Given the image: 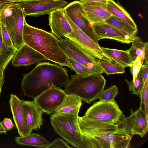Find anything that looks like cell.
Masks as SVG:
<instances>
[{
    "instance_id": "obj_1",
    "label": "cell",
    "mask_w": 148,
    "mask_h": 148,
    "mask_svg": "<svg viewBox=\"0 0 148 148\" xmlns=\"http://www.w3.org/2000/svg\"><path fill=\"white\" fill-rule=\"evenodd\" d=\"M83 148H127L132 136L117 124L78 118Z\"/></svg>"
},
{
    "instance_id": "obj_2",
    "label": "cell",
    "mask_w": 148,
    "mask_h": 148,
    "mask_svg": "<svg viewBox=\"0 0 148 148\" xmlns=\"http://www.w3.org/2000/svg\"><path fill=\"white\" fill-rule=\"evenodd\" d=\"M65 68L49 62H40L21 81L22 91L28 98L34 99L52 85L60 88L69 79Z\"/></svg>"
},
{
    "instance_id": "obj_3",
    "label": "cell",
    "mask_w": 148,
    "mask_h": 148,
    "mask_svg": "<svg viewBox=\"0 0 148 148\" xmlns=\"http://www.w3.org/2000/svg\"><path fill=\"white\" fill-rule=\"evenodd\" d=\"M24 43L42 55L47 60L63 66L69 67L67 57L59 46L58 40L52 33L32 26L24 20Z\"/></svg>"
},
{
    "instance_id": "obj_4",
    "label": "cell",
    "mask_w": 148,
    "mask_h": 148,
    "mask_svg": "<svg viewBox=\"0 0 148 148\" xmlns=\"http://www.w3.org/2000/svg\"><path fill=\"white\" fill-rule=\"evenodd\" d=\"M106 80L102 73H93L83 76L76 73L64 85L67 94L75 95L88 104L97 99L104 90Z\"/></svg>"
},
{
    "instance_id": "obj_5",
    "label": "cell",
    "mask_w": 148,
    "mask_h": 148,
    "mask_svg": "<svg viewBox=\"0 0 148 148\" xmlns=\"http://www.w3.org/2000/svg\"><path fill=\"white\" fill-rule=\"evenodd\" d=\"M78 116L71 114L54 113L50 116L51 123L55 132L68 143L76 148H83Z\"/></svg>"
},
{
    "instance_id": "obj_6",
    "label": "cell",
    "mask_w": 148,
    "mask_h": 148,
    "mask_svg": "<svg viewBox=\"0 0 148 148\" xmlns=\"http://www.w3.org/2000/svg\"><path fill=\"white\" fill-rule=\"evenodd\" d=\"M123 115L116 101H99L86 111L81 119L95 122L117 124Z\"/></svg>"
},
{
    "instance_id": "obj_7",
    "label": "cell",
    "mask_w": 148,
    "mask_h": 148,
    "mask_svg": "<svg viewBox=\"0 0 148 148\" xmlns=\"http://www.w3.org/2000/svg\"><path fill=\"white\" fill-rule=\"evenodd\" d=\"M59 46L67 57L85 66L93 73H104L97 59L85 52L78 45L67 38L58 40Z\"/></svg>"
},
{
    "instance_id": "obj_8",
    "label": "cell",
    "mask_w": 148,
    "mask_h": 148,
    "mask_svg": "<svg viewBox=\"0 0 148 148\" xmlns=\"http://www.w3.org/2000/svg\"><path fill=\"white\" fill-rule=\"evenodd\" d=\"M65 15L72 29V32L65 38L75 43L87 53L97 59L110 62H114L103 54L98 43L86 35Z\"/></svg>"
},
{
    "instance_id": "obj_9",
    "label": "cell",
    "mask_w": 148,
    "mask_h": 148,
    "mask_svg": "<svg viewBox=\"0 0 148 148\" xmlns=\"http://www.w3.org/2000/svg\"><path fill=\"white\" fill-rule=\"evenodd\" d=\"M129 116L126 117L123 114L117 123L120 127H124L127 133L131 136L138 135L144 137L148 130V113L145 109L144 104L140 103L137 110H130Z\"/></svg>"
},
{
    "instance_id": "obj_10",
    "label": "cell",
    "mask_w": 148,
    "mask_h": 148,
    "mask_svg": "<svg viewBox=\"0 0 148 148\" xmlns=\"http://www.w3.org/2000/svg\"><path fill=\"white\" fill-rule=\"evenodd\" d=\"M16 3L25 16L49 14L53 10L64 8L68 3L65 0H28Z\"/></svg>"
},
{
    "instance_id": "obj_11",
    "label": "cell",
    "mask_w": 148,
    "mask_h": 148,
    "mask_svg": "<svg viewBox=\"0 0 148 148\" xmlns=\"http://www.w3.org/2000/svg\"><path fill=\"white\" fill-rule=\"evenodd\" d=\"M25 17L23 11L16 3L11 14L5 18L6 28L14 47L17 49L24 43L23 32Z\"/></svg>"
},
{
    "instance_id": "obj_12",
    "label": "cell",
    "mask_w": 148,
    "mask_h": 148,
    "mask_svg": "<svg viewBox=\"0 0 148 148\" xmlns=\"http://www.w3.org/2000/svg\"><path fill=\"white\" fill-rule=\"evenodd\" d=\"M67 94L63 90L52 85L35 98L33 101L42 111L47 114L55 112Z\"/></svg>"
},
{
    "instance_id": "obj_13",
    "label": "cell",
    "mask_w": 148,
    "mask_h": 148,
    "mask_svg": "<svg viewBox=\"0 0 148 148\" xmlns=\"http://www.w3.org/2000/svg\"><path fill=\"white\" fill-rule=\"evenodd\" d=\"M63 10L65 14L78 28L94 41L98 43L90 24L82 14V4L79 1L69 3Z\"/></svg>"
},
{
    "instance_id": "obj_14",
    "label": "cell",
    "mask_w": 148,
    "mask_h": 148,
    "mask_svg": "<svg viewBox=\"0 0 148 148\" xmlns=\"http://www.w3.org/2000/svg\"><path fill=\"white\" fill-rule=\"evenodd\" d=\"M97 40L109 39L121 43H131L133 37H131L113 26L106 22L91 25Z\"/></svg>"
},
{
    "instance_id": "obj_15",
    "label": "cell",
    "mask_w": 148,
    "mask_h": 148,
    "mask_svg": "<svg viewBox=\"0 0 148 148\" xmlns=\"http://www.w3.org/2000/svg\"><path fill=\"white\" fill-rule=\"evenodd\" d=\"M107 1L81 3L82 14L90 25L106 22L112 16L106 9Z\"/></svg>"
},
{
    "instance_id": "obj_16",
    "label": "cell",
    "mask_w": 148,
    "mask_h": 148,
    "mask_svg": "<svg viewBox=\"0 0 148 148\" xmlns=\"http://www.w3.org/2000/svg\"><path fill=\"white\" fill-rule=\"evenodd\" d=\"M13 119L19 136H24L31 133L26 121L22 104L21 100L16 95H10L9 101Z\"/></svg>"
},
{
    "instance_id": "obj_17",
    "label": "cell",
    "mask_w": 148,
    "mask_h": 148,
    "mask_svg": "<svg viewBox=\"0 0 148 148\" xmlns=\"http://www.w3.org/2000/svg\"><path fill=\"white\" fill-rule=\"evenodd\" d=\"M12 59V64L16 67L28 66L47 60L42 55L24 43L17 50Z\"/></svg>"
},
{
    "instance_id": "obj_18",
    "label": "cell",
    "mask_w": 148,
    "mask_h": 148,
    "mask_svg": "<svg viewBox=\"0 0 148 148\" xmlns=\"http://www.w3.org/2000/svg\"><path fill=\"white\" fill-rule=\"evenodd\" d=\"M49 16V25L52 33L59 39L65 38L72 31L63 8L58 9L51 12Z\"/></svg>"
},
{
    "instance_id": "obj_19",
    "label": "cell",
    "mask_w": 148,
    "mask_h": 148,
    "mask_svg": "<svg viewBox=\"0 0 148 148\" xmlns=\"http://www.w3.org/2000/svg\"><path fill=\"white\" fill-rule=\"evenodd\" d=\"M28 126L31 130L40 129L43 124L42 116L44 112L33 101L21 100Z\"/></svg>"
},
{
    "instance_id": "obj_20",
    "label": "cell",
    "mask_w": 148,
    "mask_h": 148,
    "mask_svg": "<svg viewBox=\"0 0 148 148\" xmlns=\"http://www.w3.org/2000/svg\"><path fill=\"white\" fill-rule=\"evenodd\" d=\"M106 8L112 15L127 23L133 28L137 29V26L130 14L120 3L114 0L107 1Z\"/></svg>"
},
{
    "instance_id": "obj_21",
    "label": "cell",
    "mask_w": 148,
    "mask_h": 148,
    "mask_svg": "<svg viewBox=\"0 0 148 148\" xmlns=\"http://www.w3.org/2000/svg\"><path fill=\"white\" fill-rule=\"evenodd\" d=\"M82 104V100L77 96L73 94H67L54 113L78 115Z\"/></svg>"
},
{
    "instance_id": "obj_22",
    "label": "cell",
    "mask_w": 148,
    "mask_h": 148,
    "mask_svg": "<svg viewBox=\"0 0 148 148\" xmlns=\"http://www.w3.org/2000/svg\"><path fill=\"white\" fill-rule=\"evenodd\" d=\"M103 54L114 62L125 68L130 67L134 60L128 50H123L101 47Z\"/></svg>"
},
{
    "instance_id": "obj_23",
    "label": "cell",
    "mask_w": 148,
    "mask_h": 148,
    "mask_svg": "<svg viewBox=\"0 0 148 148\" xmlns=\"http://www.w3.org/2000/svg\"><path fill=\"white\" fill-rule=\"evenodd\" d=\"M16 143L23 146H32L37 148H45L50 142L42 136L36 133H31L15 138Z\"/></svg>"
},
{
    "instance_id": "obj_24",
    "label": "cell",
    "mask_w": 148,
    "mask_h": 148,
    "mask_svg": "<svg viewBox=\"0 0 148 148\" xmlns=\"http://www.w3.org/2000/svg\"><path fill=\"white\" fill-rule=\"evenodd\" d=\"M131 37L135 36L137 29H135L119 19L112 16L106 22Z\"/></svg>"
},
{
    "instance_id": "obj_25",
    "label": "cell",
    "mask_w": 148,
    "mask_h": 148,
    "mask_svg": "<svg viewBox=\"0 0 148 148\" xmlns=\"http://www.w3.org/2000/svg\"><path fill=\"white\" fill-rule=\"evenodd\" d=\"M132 45L128 50L131 57L134 60L139 55L144 54L146 47L148 46L147 42L143 41L140 38L135 35L132 38Z\"/></svg>"
},
{
    "instance_id": "obj_26",
    "label": "cell",
    "mask_w": 148,
    "mask_h": 148,
    "mask_svg": "<svg viewBox=\"0 0 148 148\" xmlns=\"http://www.w3.org/2000/svg\"><path fill=\"white\" fill-rule=\"evenodd\" d=\"M98 63L107 75L125 72V67L114 62H110L99 60Z\"/></svg>"
},
{
    "instance_id": "obj_27",
    "label": "cell",
    "mask_w": 148,
    "mask_h": 148,
    "mask_svg": "<svg viewBox=\"0 0 148 148\" xmlns=\"http://www.w3.org/2000/svg\"><path fill=\"white\" fill-rule=\"evenodd\" d=\"M125 80L128 86L130 92L139 96L145 84L140 70L134 82L132 80L129 82L126 79Z\"/></svg>"
},
{
    "instance_id": "obj_28",
    "label": "cell",
    "mask_w": 148,
    "mask_h": 148,
    "mask_svg": "<svg viewBox=\"0 0 148 148\" xmlns=\"http://www.w3.org/2000/svg\"><path fill=\"white\" fill-rule=\"evenodd\" d=\"M67 60L71 69L76 73L83 76H87L93 73L86 67L77 62L73 59L67 57Z\"/></svg>"
},
{
    "instance_id": "obj_29",
    "label": "cell",
    "mask_w": 148,
    "mask_h": 148,
    "mask_svg": "<svg viewBox=\"0 0 148 148\" xmlns=\"http://www.w3.org/2000/svg\"><path fill=\"white\" fill-rule=\"evenodd\" d=\"M118 90L117 87L114 85L102 91L98 96L97 99L101 101H115L114 98L118 95Z\"/></svg>"
},
{
    "instance_id": "obj_30",
    "label": "cell",
    "mask_w": 148,
    "mask_h": 148,
    "mask_svg": "<svg viewBox=\"0 0 148 148\" xmlns=\"http://www.w3.org/2000/svg\"><path fill=\"white\" fill-rule=\"evenodd\" d=\"M144 54L138 55L134 60L130 67V72L133 76L132 81L134 82L140 70L144 61Z\"/></svg>"
},
{
    "instance_id": "obj_31",
    "label": "cell",
    "mask_w": 148,
    "mask_h": 148,
    "mask_svg": "<svg viewBox=\"0 0 148 148\" xmlns=\"http://www.w3.org/2000/svg\"><path fill=\"white\" fill-rule=\"evenodd\" d=\"M1 23L2 38L5 47L7 49L14 48L5 25L1 22Z\"/></svg>"
},
{
    "instance_id": "obj_32",
    "label": "cell",
    "mask_w": 148,
    "mask_h": 148,
    "mask_svg": "<svg viewBox=\"0 0 148 148\" xmlns=\"http://www.w3.org/2000/svg\"><path fill=\"white\" fill-rule=\"evenodd\" d=\"M72 147L63 139L58 138L55 139L53 142L50 143L45 148H71Z\"/></svg>"
},
{
    "instance_id": "obj_33",
    "label": "cell",
    "mask_w": 148,
    "mask_h": 148,
    "mask_svg": "<svg viewBox=\"0 0 148 148\" xmlns=\"http://www.w3.org/2000/svg\"><path fill=\"white\" fill-rule=\"evenodd\" d=\"M148 86L147 81L145 83L143 88L139 95L141 103L144 104L148 102Z\"/></svg>"
},
{
    "instance_id": "obj_34",
    "label": "cell",
    "mask_w": 148,
    "mask_h": 148,
    "mask_svg": "<svg viewBox=\"0 0 148 148\" xmlns=\"http://www.w3.org/2000/svg\"><path fill=\"white\" fill-rule=\"evenodd\" d=\"M1 122L6 131L12 129L14 127V124L10 118L5 117Z\"/></svg>"
},
{
    "instance_id": "obj_35",
    "label": "cell",
    "mask_w": 148,
    "mask_h": 148,
    "mask_svg": "<svg viewBox=\"0 0 148 148\" xmlns=\"http://www.w3.org/2000/svg\"><path fill=\"white\" fill-rule=\"evenodd\" d=\"M143 82L145 83L148 80V63H145L140 69Z\"/></svg>"
},
{
    "instance_id": "obj_36",
    "label": "cell",
    "mask_w": 148,
    "mask_h": 148,
    "mask_svg": "<svg viewBox=\"0 0 148 148\" xmlns=\"http://www.w3.org/2000/svg\"><path fill=\"white\" fill-rule=\"evenodd\" d=\"M4 70L3 69L0 68V98L1 90L5 81L4 75Z\"/></svg>"
},
{
    "instance_id": "obj_37",
    "label": "cell",
    "mask_w": 148,
    "mask_h": 148,
    "mask_svg": "<svg viewBox=\"0 0 148 148\" xmlns=\"http://www.w3.org/2000/svg\"><path fill=\"white\" fill-rule=\"evenodd\" d=\"M110 0H80L79 1L81 3H93L108 1Z\"/></svg>"
},
{
    "instance_id": "obj_38",
    "label": "cell",
    "mask_w": 148,
    "mask_h": 148,
    "mask_svg": "<svg viewBox=\"0 0 148 148\" xmlns=\"http://www.w3.org/2000/svg\"><path fill=\"white\" fill-rule=\"evenodd\" d=\"M6 132V131L3 127L1 122H0V133H5Z\"/></svg>"
},
{
    "instance_id": "obj_39",
    "label": "cell",
    "mask_w": 148,
    "mask_h": 148,
    "mask_svg": "<svg viewBox=\"0 0 148 148\" xmlns=\"http://www.w3.org/2000/svg\"><path fill=\"white\" fill-rule=\"evenodd\" d=\"M8 0L11 2H18L25 1H27L28 0Z\"/></svg>"
},
{
    "instance_id": "obj_40",
    "label": "cell",
    "mask_w": 148,
    "mask_h": 148,
    "mask_svg": "<svg viewBox=\"0 0 148 148\" xmlns=\"http://www.w3.org/2000/svg\"><path fill=\"white\" fill-rule=\"evenodd\" d=\"M2 9H3V6L2 5H0V22L1 21V13Z\"/></svg>"
},
{
    "instance_id": "obj_41",
    "label": "cell",
    "mask_w": 148,
    "mask_h": 148,
    "mask_svg": "<svg viewBox=\"0 0 148 148\" xmlns=\"http://www.w3.org/2000/svg\"></svg>"
},
{
    "instance_id": "obj_42",
    "label": "cell",
    "mask_w": 148,
    "mask_h": 148,
    "mask_svg": "<svg viewBox=\"0 0 148 148\" xmlns=\"http://www.w3.org/2000/svg\"></svg>"
}]
</instances>
